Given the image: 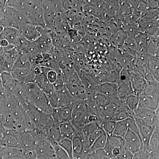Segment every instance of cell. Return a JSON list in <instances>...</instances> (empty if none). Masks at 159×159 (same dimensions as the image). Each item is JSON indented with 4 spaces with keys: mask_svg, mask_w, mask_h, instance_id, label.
Segmentation results:
<instances>
[{
    "mask_svg": "<svg viewBox=\"0 0 159 159\" xmlns=\"http://www.w3.org/2000/svg\"><path fill=\"white\" fill-rule=\"evenodd\" d=\"M24 109L34 124L35 130L43 139L46 140L49 130L54 125L51 115L40 111L32 104L26 107Z\"/></svg>",
    "mask_w": 159,
    "mask_h": 159,
    "instance_id": "6da1fadb",
    "label": "cell"
},
{
    "mask_svg": "<svg viewBox=\"0 0 159 159\" xmlns=\"http://www.w3.org/2000/svg\"><path fill=\"white\" fill-rule=\"evenodd\" d=\"M24 86L30 103L40 111L51 115L52 107L45 93L34 83Z\"/></svg>",
    "mask_w": 159,
    "mask_h": 159,
    "instance_id": "7a4b0ae2",
    "label": "cell"
},
{
    "mask_svg": "<svg viewBox=\"0 0 159 159\" xmlns=\"http://www.w3.org/2000/svg\"><path fill=\"white\" fill-rule=\"evenodd\" d=\"M91 114L89 111L86 99L76 101L73 107L71 122L77 131H81L85 125L89 124V117Z\"/></svg>",
    "mask_w": 159,
    "mask_h": 159,
    "instance_id": "3957f363",
    "label": "cell"
},
{
    "mask_svg": "<svg viewBox=\"0 0 159 159\" xmlns=\"http://www.w3.org/2000/svg\"><path fill=\"white\" fill-rule=\"evenodd\" d=\"M42 6L46 28L52 30L57 16L64 12L62 2L59 1H42Z\"/></svg>",
    "mask_w": 159,
    "mask_h": 159,
    "instance_id": "277c9868",
    "label": "cell"
},
{
    "mask_svg": "<svg viewBox=\"0 0 159 159\" xmlns=\"http://www.w3.org/2000/svg\"><path fill=\"white\" fill-rule=\"evenodd\" d=\"M4 20L3 27L20 29L29 23L27 16L6 5L3 10Z\"/></svg>",
    "mask_w": 159,
    "mask_h": 159,
    "instance_id": "5b68a950",
    "label": "cell"
},
{
    "mask_svg": "<svg viewBox=\"0 0 159 159\" xmlns=\"http://www.w3.org/2000/svg\"><path fill=\"white\" fill-rule=\"evenodd\" d=\"M26 16L30 24L37 28L45 29L46 25L43 11L42 1H31L29 11Z\"/></svg>",
    "mask_w": 159,
    "mask_h": 159,
    "instance_id": "8992f818",
    "label": "cell"
},
{
    "mask_svg": "<svg viewBox=\"0 0 159 159\" xmlns=\"http://www.w3.org/2000/svg\"><path fill=\"white\" fill-rule=\"evenodd\" d=\"M44 140L34 129L20 132L19 148L25 152L34 151L40 141Z\"/></svg>",
    "mask_w": 159,
    "mask_h": 159,
    "instance_id": "52a82bcc",
    "label": "cell"
},
{
    "mask_svg": "<svg viewBox=\"0 0 159 159\" xmlns=\"http://www.w3.org/2000/svg\"><path fill=\"white\" fill-rule=\"evenodd\" d=\"M123 144L125 150L133 154L143 150L142 140L139 135L128 129L123 138Z\"/></svg>",
    "mask_w": 159,
    "mask_h": 159,
    "instance_id": "ba28073f",
    "label": "cell"
},
{
    "mask_svg": "<svg viewBox=\"0 0 159 159\" xmlns=\"http://www.w3.org/2000/svg\"><path fill=\"white\" fill-rule=\"evenodd\" d=\"M134 118L139 128V134L143 144V150H147L148 143L155 128L143 119L137 117Z\"/></svg>",
    "mask_w": 159,
    "mask_h": 159,
    "instance_id": "9c48e42d",
    "label": "cell"
},
{
    "mask_svg": "<svg viewBox=\"0 0 159 159\" xmlns=\"http://www.w3.org/2000/svg\"><path fill=\"white\" fill-rule=\"evenodd\" d=\"M76 102L65 86L59 90L55 91V95L51 101V105L52 108H57L74 105Z\"/></svg>",
    "mask_w": 159,
    "mask_h": 159,
    "instance_id": "30bf717a",
    "label": "cell"
},
{
    "mask_svg": "<svg viewBox=\"0 0 159 159\" xmlns=\"http://www.w3.org/2000/svg\"><path fill=\"white\" fill-rule=\"evenodd\" d=\"M74 105L52 108L51 115L54 124L59 125L65 122H70Z\"/></svg>",
    "mask_w": 159,
    "mask_h": 159,
    "instance_id": "8fae6325",
    "label": "cell"
},
{
    "mask_svg": "<svg viewBox=\"0 0 159 159\" xmlns=\"http://www.w3.org/2000/svg\"><path fill=\"white\" fill-rule=\"evenodd\" d=\"M11 74L16 82L21 84L34 83L36 75L34 69L28 68L13 69Z\"/></svg>",
    "mask_w": 159,
    "mask_h": 159,
    "instance_id": "7c38bea8",
    "label": "cell"
},
{
    "mask_svg": "<svg viewBox=\"0 0 159 159\" xmlns=\"http://www.w3.org/2000/svg\"><path fill=\"white\" fill-rule=\"evenodd\" d=\"M18 56V51L15 47L4 51L2 55V63L1 67V73L4 72L11 73Z\"/></svg>",
    "mask_w": 159,
    "mask_h": 159,
    "instance_id": "4fadbf2b",
    "label": "cell"
},
{
    "mask_svg": "<svg viewBox=\"0 0 159 159\" xmlns=\"http://www.w3.org/2000/svg\"><path fill=\"white\" fill-rule=\"evenodd\" d=\"M20 132L12 129H5L0 139L2 147L19 148Z\"/></svg>",
    "mask_w": 159,
    "mask_h": 159,
    "instance_id": "5bb4252c",
    "label": "cell"
},
{
    "mask_svg": "<svg viewBox=\"0 0 159 159\" xmlns=\"http://www.w3.org/2000/svg\"><path fill=\"white\" fill-rule=\"evenodd\" d=\"M34 151L38 159H55L54 146L47 140H43L40 141Z\"/></svg>",
    "mask_w": 159,
    "mask_h": 159,
    "instance_id": "9a60e30c",
    "label": "cell"
},
{
    "mask_svg": "<svg viewBox=\"0 0 159 159\" xmlns=\"http://www.w3.org/2000/svg\"><path fill=\"white\" fill-rule=\"evenodd\" d=\"M73 159H83L87 155L85 153L83 136L81 131H77L72 140Z\"/></svg>",
    "mask_w": 159,
    "mask_h": 159,
    "instance_id": "2e32d148",
    "label": "cell"
},
{
    "mask_svg": "<svg viewBox=\"0 0 159 159\" xmlns=\"http://www.w3.org/2000/svg\"><path fill=\"white\" fill-rule=\"evenodd\" d=\"M21 36L19 29L10 27L4 28L0 34V40H5L9 44L17 48L19 45Z\"/></svg>",
    "mask_w": 159,
    "mask_h": 159,
    "instance_id": "e0dca14e",
    "label": "cell"
},
{
    "mask_svg": "<svg viewBox=\"0 0 159 159\" xmlns=\"http://www.w3.org/2000/svg\"><path fill=\"white\" fill-rule=\"evenodd\" d=\"M159 109V99L142 96L139 97V105L137 110H148L156 111Z\"/></svg>",
    "mask_w": 159,
    "mask_h": 159,
    "instance_id": "ac0fdd59",
    "label": "cell"
},
{
    "mask_svg": "<svg viewBox=\"0 0 159 159\" xmlns=\"http://www.w3.org/2000/svg\"><path fill=\"white\" fill-rule=\"evenodd\" d=\"M2 85L6 96L11 95L16 87L17 83L12 77L11 73L2 72L0 74Z\"/></svg>",
    "mask_w": 159,
    "mask_h": 159,
    "instance_id": "d6986e66",
    "label": "cell"
},
{
    "mask_svg": "<svg viewBox=\"0 0 159 159\" xmlns=\"http://www.w3.org/2000/svg\"><path fill=\"white\" fill-rule=\"evenodd\" d=\"M23 37L30 42L35 41L41 36V33L35 27L29 23L20 29Z\"/></svg>",
    "mask_w": 159,
    "mask_h": 159,
    "instance_id": "ffe728a7",
    "label": "cell"
},
{
    "mask_svg": "<svg viewBox=\"0 0 159 159\" xmlns=\"http://www.w3.org/2000/svg\"><path fill=\"white\" fill-rule=\"evenodd\" d=\"M31 1L10 0L6 1V5L20 13L27 16L30 7Z\"/></svg>",
    "mask_w": 159,
    "mask_h": 159,
    "instance_id": "44dd1931",
    "label": "cell"
},
{
    "mask_svg": "<svg viewBox=\"0 0 159 159\" xmlns=\"http://www.w3.org/2000/svg\"><path fill=\"white\" fill-rule=\"evenodd\" d=\"M118 101L111 102L106 106L101 108V113H100L99 117L102 122H107L110 120L112 117L118 111L117 102Z\"/></svg>",
    "mask_w": 159,
    "mask_h": 159,
    "instance_id": "7402d4cb",
    "label": "cell"
},
{
    "mask_svg": "<svg viewBox=\"0 0 159 159\" xmlns=\"http://www.w3.org/2000/svg\"><path fill=\"white\" fill-rule=\"evenodd\" d=\"M117 94L119 99L123 101H125L129 96L134 95L130 82L127 83L119 81L118 83Z\"/></svg>",
    "mask_w": 159,
    "mask_h": 159,
    "instance_id": "603a6c76",
    "label": "cell"
},
{
    "mask_svg": "<svg viewBox=\"0 0 159 159\" xmlns=\"http://www.w3.org/2000/svg\"><path fill=\"white\" fill-rule=\"evenodd\" d=\"M60 131L62 139L72 140L77 132V130L71 122H65L59 125Z\"/></svg>",
    "mask_w": 159,
    "mask_h": 159,
    "instance_id": "cb8c5ba5",
    "label": "cell"
},
{
    "mask_svg": "<svg viewBox=\"0 0 159 159\" xmlns=\"http://www.w3.org/2000/svg\"><path fill=\"white\" fill-rule=\"evenodd\" d=\"M107 140V136L104 132L94 141L88 151L87 153H92L99 149H103L106 144Z\"/></svg>",
    "mask_w": 159,
    "mask_h": 159,
    "instance_id": "d4e9b609",
    "label": "cell"
},
{
    "mask_svg": "<svg viewBox=\"0 0 159 159\" xmlns=\"http://www.w3.org/2000/svg\"><path fill=\"white\" fill-rule=\"evenodd\" d=\"M159 129L155 128L148 143L147 151L149 153L159 152Z\"/></svg>",
    "mask_w": 159,
    "mask_h": 159,
    "instance_id": "484cf974",
    "label": "cell"
},
{
    "mask_svg": "<svg viewBox=\"0 0 159 159\" xmlns=\"http://www.w3.org/2000/svg\"><path fill=\"white\" fill-rule=\"evenodd\" d=\"M128 128L126 119L123 121L116 122L113 135L123 139L125 136Z\"/></svg>",
    "mask_w": 159,
    "mask_h": 159,
    "instance_id": "4316f807",
    "label": "cell"
},
{
    "mask_svg": "<svg viewBox=\"0 0 159 159\" xmlns=\"http://www.w3.org/2000/svg\"><path fill=\"white\" fill-rule=\"evenodd\" d=\"M93 99L97 105L101 108L106 106L110 102H112L111 98L110 95L107 96L99 93H96L94 94L93 96Z\"/></svg>",
    "mask_w": 159,
    "mask_h": 159,
    "instance_id": "83f0119b",
    "label": "cell"
},
{
    "mask_svg": "<svg viewBox=\"0 0 159 159\" xmlns=\"http://www.w3.org/2000/svg\"><path fill=\"white\" fill-rule=\"evenodd\" d=\"M86 102L90 113L92 115L99 116L101 113V108L95 102L93 99V97L89 96L88 97Z\"/></svg>",
    "mask_w": 159,
    "mask_h": 159,
    "instance_id": "f1b7e54d",
    "label": "cell"
},
{
    "mask_svg": "<svg viewBox=\"0 0 159 159\" xmlns=\"http://www.w3.org/2000/svg\"><path fill=\"white\" fill-rule=\"evenodd\" d=\"M57 145L65 151L68 154L70 158L73 159V145L72 140L67 139H62L58 142Z\"/></svg>",
    "mask_w": 159,
    "mask_h": 159,
    "instance_id": "f546056e",
    "label": "cell"
},
{
    "mask_svg": "<svg viewBox=\"0 0 159 159\" xmlns=\"http://www.w3.org/2000/svg\"><path fill=\"white\" fill-rule=\"evenodd\" d=\"M125 102L127 106L134 116V112L136 110L139 101V97L135 95H132L129 96L125 99Z\"/></svg>",
    "mask_w": 159,
    "mask_h": 159,
    "instance_id": "4dcf8cb0",
    "label": "cell"
},
{
    "mask_svg": "<svg viewBox=\"0 0 159 159\" xmlns=\"http://www.w3.org/2000/svg\"><path fill=\"white\" fill-rule=\"evenodd\" d=\"M116 125V122L109 120L107 122H102L101 128L106 134L107 137H109L113 135Z\"/></svg>",
    "mask_w": 159,
    "mask_h": 159,
    "instance_id": "1f68e13d",
    "label": "cell"
},
{
    "mask_svg": "<svg viewBox=\"0 0 159 159\" xmlns=\"http://www.w3.org/2000/svg\"><path fill=\"white\" fill-rule=\"evenodd\" d=\"M131 117H134L130 113L124 111H117L114 115L112 117L110 120L114 122H117L123 121Z\"/></svg>",
    "mask_w": 159,
    "mask_h": 159,
    "instance_id": "d6a6232c",
    "label": "cell"
},
{
    "mask_svg": "<svg viewBox=\"0 0 159 159\" xmlns=\"http://www.w3.org/2000/svg\"><path fill=\"white\" fill-rule=\"evenodd\" d=\"M56 159H71L68 154L57 145H53Z\"/></svg>",
    "mask_w": 159,
    "mask_h": 159,
    "instance_id": "836d02e7",
    "label": "cell"
},
{
    "mask_svg": "<svg viewBox=\"0 0 159 159\" xmlns=\"http://www.w3.org/2000/svg\"><path fill=\"white\" fill-rule=\"evenodd\" d=\"M60 73L56 72L54 70H50L47 73V77L48 79V80L52 84H54L55 81L57 80V77H58V74Z\"/></svg>",
    "mask_w": 159,
    "mask_h": 159,
    "instance_id": "e575fe53",
    "label": "cell"
},
{
    "mask_svg": "<svg viewBox=\"0 0 159 159\" xmlns=\"http://www.w3.org/2000/svg\"><path fill=\"white\" fill-rule=\"evenodd\" d=\"M4 108L0 107V134L1 135H2V134L5 130V127H4V120H5Z\"/></svg>",
    "mask_w": 159,
    "mask_h": 159,
    "instance_id": "d590c367",
    "label": "cell"
},
{
    "mask_svg": "<svg viewBox=\"0 0 159 159\" xmlns=\"http://www.w3.org/2000/svg\"><path fill=\"white\" fill-rule=\"evenodd\" d=\"M134 154L129 151L125 150L124 153L123 159H133V158Z\"/></svg>",
    "mask_w": 159,
    "mask_h": 159,
    "instance_id": "8d00e7d4",
    "label": "cell"
},
{
    "mask_svg": "<svg viewBox=\"0 0 159 159\" xmlns=\"http://www.w3.org/2000/svg\"><path fill=\"white\" fill-rule=\"evenodd\" d=\"M6 6V1H0V11H3Z\"/></svg>",
    "mask_w": 159,
    "mask_h": 159,
    "instance_id": "74e56055",
    "label": "cell"
},
{
    "mask_svg": "<svg viewBox=\"0 0 159 159\" xmlns=\"http://www.w3.org/2000/svg\"><path fill=\"white\" fill-rule=\"evenodd\" d=\"M123 157L124 156L122 157H119L115 158H113L111 159H123Z\"/></svg>",
    "mask_w": 159,
    "mask_h": 159,
    "instance_id": "f35d334b",
    "label": "cell"
},
{
    "mask_svg": "<svg viewBox=\"0 0 159 159\" xmlns=\"http://www.w3.org/2000/svg\"><path fill=\"white\" fill-rule=\"evenodd\" d=\"M3 29H4V28L2 26H0V34L2 33V31H3Z\"/></svg>",
    "mask_w": 159,
    "mask_h": 159,
    "instance_id": "ab89813d",
    "label": "cell"
}]
</instances>
